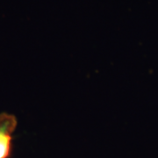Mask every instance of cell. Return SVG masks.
I'll return each instance as SVG.
<instances>
[{
	"label": "cell",
	"mask_w": 158,
	"mask_h": 158,
	"mask_svg": "<svg viewBox=\"0 0 158 158\" xmlns=\"http://www.w3.org/2000/svg\"><path fill=\"white\" fill-rule=\"evenodd\" d=\"M17 127L16 118L8 113L0 114V158H9L11 151L12 133Z\"/></svg>",
	"instance_id": "cell-1"
}]
</instances>
